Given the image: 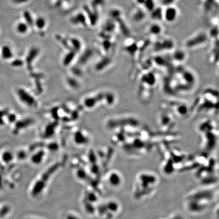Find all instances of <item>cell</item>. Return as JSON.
Here are the masks:
<instances>
[{"label":"cell","instance_id":"ba28073f","mask_svg":"<svg viewBox=\"0 0 219 219\" xmlns=\"http://www.w3.org/2000/svg\"><path fill=\"white\" fill-rule=\"evenodd\" d=\"M158 45L161 48L164 47V49H171L174 47V43L171 39H166L160 42Z\"/></svg>","mask_w":219,"mask_h":219},{"label":"cell","instance_id":"8992f818","mask_svg":"<svg viewBox=\"0 0 219 219\" xmlns=\"http://www.w3.org/2000/svg\"><path fill=\"white\" fill-rule=\"evenodd\" d=\"M145 13L144 10L141 9H136L133 12L132 14V19L133 21L136 22H139L142 21L145 18Z\"/></svg>","mask_w":219,"mask_h":219},{"label":"cell","instance_id":"7c38bea8","mask_svg":"<svg viewBox=\"0 0 219 219\" xmlns=\"http://www.w3.org/2000/svg\"><path fill=\"white\" fill-rule=\"evenodd\" d=\"M171 219H184V218L180 214H175L171 218Z\"/></svg>","mask_w":219,"mask_h":219},{"label":"cell","instance_id":"52a82bcc","mask_svg":"<svg viewBox=\"0 0 219 219\" xmlns=\"http://www.w3.org/2000/svg\"><path fill=\"white\" fill-rule=\"evenodd\" d=\"M142 6L145 9L149 12H151L156 7L155 0H145Z\"/></svg>","mask_w":219,"mask_h":219},{"label":"cell","instance_id":"7a4b0ae2","mask_svg":"<svg viewBox=\"0 0 219 219\" xmlns=\"http://www.w3.org/2000/svg\"><path fill=\"white\" fill-rule=\"evenodd\" d=\"M208 40V36L205 33H199L198 34L192 36L186 42L187 47H197L207 42Z\"/></svg>","mask_w":219,"mask_h":219},{"label":"cell","instance_id":"277c9868","mask_svg":"<svg viewBox=\"0 0 219 219\" xmlns=\"http://www.w3.org/2000/svg\"><path fill=\"white\" fill-rule=\"evenodd\" d=\"M149 32L153 36H159L163 32V27L157 22L151 24L149 28Z\"/></svg>","mask_w":219,"mask_h":219},{"label":"cell","instance_id":"5bb4252c","mask_svg":"<svg viewBox=\"0 0 219 219\" xmlns=\"http://www.w3.org/2000/svg\"><path fill=\"white\" fill-rule=\"evenodd\" d=\"M136 3L138 4L139 5H143L144 2H145V0H135Z\"/></svg>","mask_w":219,"mask_h":219},{"label":"cell","instance_id":"9c48e42d","mask_svg":"<svg viewBox=\"0 0 219 219\" xmlns=\"http://www.w3.org/2000/svg\"><path fill=\"white\" fill-rule=\"evenodd\" d=\"M173 57L175 59L178 60H183L186 57V54L183 50L178 49L175 51Z\"/></svg>","mask_w":219,"mask_h":219},{"label":"cell","instance_id":"6da1fadb","mask_svg":"<svg viewBox=\"0 0 219 219\" xmlns=\"http://www.w3.org/2000/svg\"><path fill=\"white\" fill-rule=\"evenodd\" d=\"M178 16V10L172 4L167 5L165 8L163 10V19L168 23L175 22Z\"/></svg>","mask_w":219,"mask_h":219},{"label":"cell","instance_id":"30bf717a","mask_svg":"<svg viewBox=\"0 0 219 219\" xmlns=\"http://www.w3.org/2000/svg\"><path fill=\"white\" fill-rule=\"evenodd\" d=\"M2 54L4 58H10L12 56V53L9 47L8 46H4L2 48Z\"/></svg>","mask_w":219,"mask_h":219},{"label":"cell","instance_id":"5b68a950","mask_svg":"<svg viewBox=\"0 0 219 219\" xmlns=\"http://www.w3.org/2000/svg\"><path fill=\"white\" fill-rule=\"evenodd\" d=\"M163 9L161 7L156 6L153 11L150 12L151 17L155 21H161L163 19Z\"/></svg>","mask_w":219,"mask_h":219},{"label":"cell","instance_id":"3957f363","mask_svg":"<svg viewBox=\"0 0 219 219\" xmlns=\"http://www.w3.org/2000/svg\"><path fill=\"white\" fill-rule=\"evenodd\" d=\"M108 181L109 183L113 186V187H117L119 185H121L122 182V178L119 174L116 172H113L109 175Z\"/></svg>","mask_w":219,"mask_h":219},{"label":"cell","instance_id":"4fadbf2b","mask_svg":"<svg viewBox=\"0 0 219 219\" xmlns=\"http://www.w3.org/2000/svg\"><path fill=\"white\" fill-rule=\"evenodd\" d=\"M37 23H38V25H39V26L40 27H42L43 25H44V21L42 19H39V20H38V21H37Z\"/></svg>","mask_w":219,"mask_h":219},{"label":"cell","instance_id":"8fae6325","mask_svg":"<svg viewBox=\"0 0 219 219\" xmlns=\"http://www.w3.org/2000/svg\"><path fill=\"white\" fill-rule=\"evenodd\" d=\"M17 31L20 33H24L27 30V27L25 24H19L17 26Z\"/></svg>","mask_w":219,"mask_h":219}]
</instances>
